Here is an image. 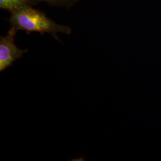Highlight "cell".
<instances>
[{
    "instance_id": "obj_1",
    "label": "cell",
    "mask_w": 161,
    "mask_h": 161,
    "mask_svg": "<svg viewBox=\"0 0 161 161\" xmlns=\"http://www.w3.org/2000/svg\"><path fill=\"white\" fill-rule=\"evenodd\" d=\"M9 22L10 27L17 31H24L28 35L32 32L41 35L50 34L58 40H60L58 33L70 35L72 32L70 27L54 22L44 12L33 7H26L12 12Z\"/></svg>"
},
{
    "instance_id": "obj_2",
    "label": "cell",
    "mask_w": 161,
    "mask_h": 161,
    "mask_svg": "<svg viewBox=\"0 0 161 161\" xmlns=\"http://www.w3.org/2000/svg\"><path fill=\"white\" fill-rule=\"evenodd\" d=\"M17 32L10 28L6 36L0 37V72L13 66L14 62L28 52L18 48L15 44L14 37Z\"/></svg>"
},
{
    "instance_id": "obj_3",
    "label": "cell",
    "mask_w": 161,
    "mask_h": 161,
    "mask_svg": "<svg viewBox=\"0 0 161 161\" xmlns=\"http://www.w3.org/2000/svg\"><path fill=\"white\" fill-rule=\"evenodd\" d=\"M40 0H0V8L12 12L26 7L36 6Z\"/></svg>"
},
{
    "instance_id": "obj_4",
    "label": "cell",
    "mask_w": 161,
    "mask_h": 161,
    "mask_svg": "<svg viewBox=\"0 0 161 161\" xmlns=\"http://www.w3.org/2000/svg\"><path fill=\"white\" fill-rule=\"evenodd\" d=\"M41 2L46 3L50 6L66 7L67 8L74 6L80 0H40Z\"/></svg>"
}]
</instances>
